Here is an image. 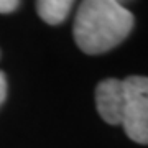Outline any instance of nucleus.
<instances>
[{
  "mask_svg": "<svg viewBox=\"0 0 148 148\" xmlns=\"http://www.w3.org/2000/svg\"><path fill=\"white\" fill-rule=\"evenodd\" d=\"M135 18L114 0H86L74 20V41L86 54H102L130 35Z\"/></svg>",
  "mask_w": 148,
  "mask_h": 148,
  "instance_id": "nucleus-1",
  "label": "nucleus"
},
{
  "mask_svg": "<svg viewBox=\"0 0 148 148\" xmlns=\"http://www.w3.org/2000/svg\"><path fill=\"white\" fill-rule=\"evenodd\" d=\"M125 107L122 127L135 143L148 145V77L128 76L123 79Z\"/></svg>",
  "mask_w": 148,
  "mask_h": 148,
  "instance_id": "nucleus-2",
  "label": "nucleus"
},
{
  "mask_svg": "<svg viewBox=\"0 0 148 148\" xmlns=\"http://www.w3.org/2000/svg\"><path fill=\"white\" fill-rule=\"evenodd\" d=\"M95 107L102 120L109 125H122L125 107L123 81L115 77L101 81L95 87Z\"/></svg>",
  "mask_w": 148,
  "mask_h": 148,
  "instance_id": "nucleus-3",
  "label": "nucleus"
},
{
  "mask_svg": "<svg viewBox=\"0 0 148 148\" xmlns=\"http://www.w3.org/2000/svg\"><path fill=\"white\" fill-rule=\"evenodd\" d=\"M73 5L71 0H40L36 2V12L48 25H59L66 20Z\"/></svg>",
  "mask_w": 148,
  "mask_h": 148,
  "instance_id": "nucleus-4",
  "label": "nucleus"
},
{
  "mask_svg": "<svg viewBox=\"0 0 148 148\" xmlns=\"http://www.w3.org/2000/svg\"><path fill=\"white\" fill-rule=\"evenodd\" d=\"M20 7V2L16 0H0V13H10Z\"/></svg>",
  "mask_w": 148,
  "mask_h": 148,
  "instance_id": "nucleus-5",
  "label": "nucleus"
},
{
  "mask_svg": "<svg viewBox=\"0 0 148 148\" xmlns=\"http://www.w3.org/2000/svg\"><path fill=\"white\" fill-rule=\"evenodd\" d=\"M5 97H7V77L3 71H0V106L3 104Z\"/></svg>",
  "mask_w": 148,
  "mask_h": 148,
  "instance_id": "nucleus-6",
  "label": "nucleus"
}]
</instances>
